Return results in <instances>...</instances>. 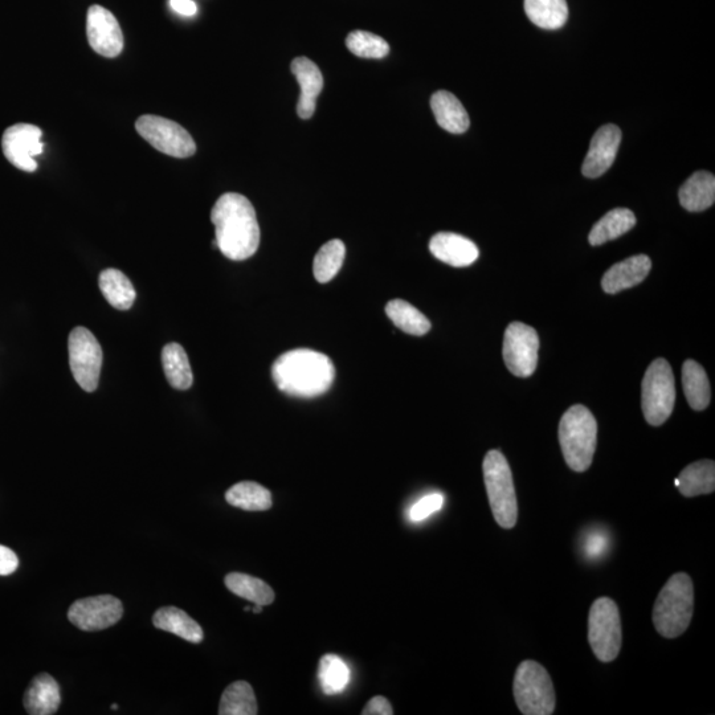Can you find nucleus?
<instances>
[{"label":"nucleus","instance_id":"5","mask_svg":"<svg viewBox=\"0 0 715 715\" xmlns=\"http://www.w3.org/2000/svg\"><path fill=\"white\" fill-rule=\"evenodd\" d=\"M482 471L494 520L502 529H513L518 520V504L508 460L493 449L486 453Z\"/></svg>","mask_w":715,"mask_h":715},{"label":"nucleus","instance_id":"3","mask_svg":"<svg viewBox=\"0 0 715 715\" xmlns=\"http://www.w3.org/2000/svg\"><path fill=\"white\" fill-rule=\"evenodd\" d=\"M694 587L685 572H677L661 590L653 608V624L665 639H676L693 618Z\"/></svg>","mask_w":715,"mask_h":715},{"label":"nucleus","instance_id":"11","mask_svg":"<svg viewBox=\"0 0 715 715\" xmlns=\"http://www.w3.org/2000/svg\"><path fill=\"white\" fill-rule=\"evenodd\" d=\"M539 338L535 329L522 322H513L504 337V361L510 373L527 378L534 374L538 365Z\"/></svg>","mask_w":715,"mask_h":715},{"label":"nucleus","instance_id":"16","mask_svg":"<svg viewBox=\"0 0 715 715\" xmlns=\"http://www.w3.org/2000/svg\"><path fill=\"white\" fill-rule=\"evenodd\" d=\"M290 69L301 88L297 114L302 120H309L316 112L317 97L324 89V76H322L320 68L308 57H297L292 61Z\"/></svg>","mask_w":715,"mask_h":715},{"label":"nucleus","instance_id":"24","mask_svg":"<svg viewBox=\"0 0 715 715\" xmlns=\"http://www.w3.org/2000/svg\"><path fill=\"white\" fill-rule=\"evenodd\" d=\"M98 285L106 301L118 310H129L136 301V289L125 273L118 269H105L98 277Z\"/></svg>","mask_w":715,"mask_h":715},{"label":"nucleus","instance_id":"25","mask_svg":"<svg viewBox=\"0 0 715 715\" xmlns=\"http://www.w3.org/2000/svg\"><path fill=\"white\" fill-rule=\"evenodd\" d=\"M682 387L689 406L694 411H704L709 406L712 392L708 375L704 367L693 359H688L682 366Z\"/></svg>","mask_w":715,"mask_h":715},{"label":"nucleus","instance_id":"38","mask_svg":"<svg viewBox=\"0 0 715 715\" xmlns=\"http://www.w3.org/2000/svg\"><path fill=\"white\" fill-rule=\"evenodd\" d=\"M363 715H392L394 710L387 698L378 696L374 697L373 700L365 706L362 712Z\"/></svg>","mask_w":715,"mask_h":715},{"label":"nucleus","instance_id":"34","mask_svg":"<svg viewBox=\"0 0 715 715\" xmlns=\"http://www.w3.org/2000/svg\"><path fill=\"white\" fill-rule=\"evenodd\" d=\"M350 669L345 661L337 655H325L318 668V680L321 688L328 696L342 693L350 682Z\"/></svg>","mask_w":715,"mask_h":715},{"label":"nucleus","instance_id":"14","mask_svg":"<svg viewBox=\"0 0 715 715\" xmlns=\"http://www.w3.org/2000/svg\"><path fill=\"white\" fill-rule=\"evenodd\" d=\"M87 34L89 46L98 55L117 57L124 49V35L120 23L112 12L101 6H92L88 10Z\"/></svg>","mask_w":715,"mask_h":715},{"label":"nucleus","instance_id":"30","mask_svg":"<svg viewBox=\"0 0 715 715\" xmlns=\"http://www.w3.org/2000/svg\"><path fill=\"white\" fill-rule=\"evenodd\" d=\"M224 583H226L228 590L232 594L253 604L269 606V604L275 602V591L264 580L257 579L255 576L241 574V572H231L224 579Z\"/></svg>","mask_w":715,"mask_h":715},{"label":"nucleus","instance_id":"6","mask_svg":"<svg viewBox=\"0 0 715 715\" xmlns=\"http://www.w3.org/2000/svg\"><path fill=\"white\" fill-rule=\"evenodd\" d=\"M514 698L522 714L550 715L554 713L555 690L549 672L535 661L520 664L514 677Z\"/></svg>","mask_w":715,"mask_h":715},{"label":"nucleus","instance_id":"17","mask_svg":"<svg viewBox=\"0 0 715 715\" xmlns=\"http://www.w3.org/2000/svg\"><path fill=\"white\" fill-rule=\"evenodd\" d=\"M429 251L437 260L456 268L469 267L480 256L477 245L464 236L440 232L429 241Z\"/></svg>","mask_w":715,"mask_h":715},{"label":"nucleus","instance_id":"13","mask_svg":"<svg viewBox=\"0 0 715 715\" xmlns=\"http://www.w3.org/2000/svg\"><path fill=\"white\" fill-rule=\"evenodd\" d=\"M43 132L38 126L18 124L8 128L3 134L2 147L4 157L16 169L34 173L38 169L34 157L43 153Z\"/></svg>","mask_w":715,"mask_h":715},{"label":"nucleus","instance_id":"40","mask_svg":"<svg viewBox=\"0 0 715 715\" xmlns=\"http://www.w3.org/2000/svg\"><path fill=\"white\" fill-rule=\"evenodd\" d=\"M263 607L261 604H255V606L252 607V612H255V614H261L263 612Z\"/></svg>","mask_w":715,"mask_h":715},{"label":"nucleus","instance_id":"26","mask_svg":"<svg viewBox=\"0 0 715 715\" xmlns=\"http://www.w3.org/2000/svg\"><path fill=\"white\" fill-rule=\"evenodd\" d=\"M636 226V216L628 208H615L592 227L588 241L594 247L627 234Z\"/></svg>","mask_w":715,"mask_h":715},{"label":"nucleus","instance_id":"41","mask_svg":"<svg viewBox=\"0 0 715 715\" xmlns=\"http://www.w3.org/2000/svg\"><path fill=\"white\" fill-rule=\"evenodd\" d=\"M112 708H113L114 710H117V709H118V706H117L116 704H114V705L112 706Z\"/></svg>","mask_w":715,"mask_h":715},{"label":"nucleus","instance_id":"36","mask_svg":"<svg viewBox=\"0 0 715 715\" xmlns=\"http://www.w3.org/2000/svg\"><path fill=\"white\" fill-rule=\"evenodd\" d=\"M444 505V496L439 493L428 494L416 502L410 510V520L420 522L426 520L433 513L439 512Z\"/></svg>","mask_w":715,"mask_h":715},{"label":"nucleus","instance_id":"39","mask_svg":"<svg viewBox=\"0 0 715 715\" xmlns=\"http://www.w3.org/2000/svg\"><path fill=\"white\" fill-rule=\"evenodd\" d=\"M170 6L183 16H194L198 12V6L192 0H170Z\"/></svg>","mask_w":715,"mask_h":715},{"label":"nucleus","instance_id":"12","mask_svg":"<svg viewBox=\"0 0 715 715\" xmlns=\"http://www.w3.org/2000/svg\"><path fill=\"white\" fill-rule=\"evenodd\" d=\"M124 615L121 600L112 595H98L76 600L68 611V619L85 632H97L117 624Z\"/></svg>","mask_w":715,"mask_h":715},{"label":"nucleus","instance_id":"7","mask_svg":"<svg viewBox=\"0 0 715 715\" xmlns=\"http://www.w3.org/2000/svg\"><path fill=\"white\" fill-rule=\"evenodd\" d=\"M676 403V384L672 367L663 358H657L648 367L643 379L641 406L644 418L653 427L663 426L670 418Z\"/></svg>","mask_w":715,"mask_h":715},{"label":"nucleus","instance_id":"10","mask_svg":"<svg viewBox=\"0 0 715 715\" xmlns=\"http://www.w3.org/2000/svg\"><path fill=\"white\" fill-rule=\"evenodd\" d=\"M138 134L161 153L174 158H189L195 154L194 138L177 122L146 114L136 122Z\"/></svg>","mask_w":715,"mask_h":715},{"label":"nucleus","instance_id":"22","mask_svg":"<svg viewBox=\"0 0 715 715\" xmlns=\"http://www.w3.org/2000/svg\"><path fill=\"white\" fill-rule=\"evenodd\" d=\"M155 628L173 633L192 644H200L204 639L202 627L185 611L177 607H162L153 616Z\"/></svg>","mask_w":715,"mask_h":715},{"label":"nucleus","instance_id":"2","mask_svg":"<svg viewBox=\"0 0 715 715\" xmlns=\"http://www.w3.org/2000/svg\"><path fill=\"white\" fill-rule=\"evenodd\" d=\"M272 377L284 394L314 398L330 390L335 379V367L328 355L296 349L277 358L272 366Z\"/></svg>","mask_w":715,"mask_h":715},{"label":"nucleus","instance_id":"1","mask_svg":"<svg viewBox=\"0 0 715 715\" xmlns=\"http://www.w3.org/2000/svg\"><path fill=\"white\" fill-rule=\"evenodd\" d=\"M215 247L230 260L243 261L255 255L260 245V227L255 208L244 195L228 192L211 211Z\"/></svg>","mask_w":715,"mask_h":715},{"label":"nucleus","instance_id":"21","mask_svg":"<svg viewBox=\"0 0 715 715\" xmlns=\"http://www.w3.org/2000/svg\"><path fill=\"white\" fill-rule=\"evenodd\" d=\"M681 206L690 212L708 210L715 202V178L708 171H697L678 192Z\"/></svg>","mask_w":715,"mask_h":715},{"label":"nucleus","instance_id":"29","mask_svg":"<svg viewBox=\"0 0 715 715\" xmlns=\"http://www.w3.org/2000/svg\"><path fill=\"white\" fill-rule=\"evenodd\" d=\"M162 365L167 381L175 390H189L194 382L189 357L179 343H169L162 350Z\"/></svg>","mask_w":715,"mask_h":715},{"label":"nucleus","instance_id":"9","mask_svg":"<svg viewBox=\"0 0 715 715\" xmlns=\"http://www.w3.org/2000/svg\"><path fill=\"white\" fill-rule=\"evenodd\" d=\"M69 365L77 384L84 391L97 390L102 367V349L95 335L79 326L68 338Z\"/></svg>","mask_w":715,"mask_h":715},{"label":"nucleus","instance_id":"19","mask_svg":"<svg viewBox=\"0 0 715 715\" xmlns=\"http://www.w3.org/2000/svg\"><path fill=\"white\" fill-rule=\"evenodd\" d=\"M60 704L59 684L51 674L42 673L36 676L24 694V709L31 715L55 714Z\"/></svg>","mask_w":715,"mask_h":715},{"label":"nucleus","instance_id":"4","mask_svg":"<svg viewBox=\"0 0 715 715\" xmlns=\"http://www.w3.org/2000/svg\"><path fill=\"white\" fill-rule=\"evenodd\" d=\"M598 424L587 407L576 404L566 411L559 423V441L567 465L574 472L591 467L596 449Z\"/></svg>","mask_w":715,"mask_h":715},{"label":"nucleus","instance_id":"35","mask_svg":"<svg viewBox=\"0 0 715 715\" xmlns=\"http://www.w3.org/2000/svg\"><path fill=\"white\" fill-rule=\"evenodd\" d=\"M346 46L351 53L363 59H383L390 53L386 40L366 31L351 32L346 38Z\"/></svg>","mask_w":715,"mask_h":715},{"label":"nucleus","instance_id":"8","mask_svg":"<svg viewBox=\"0 0 715 715\" xmlns=\"http://www.w3.org/2000/svg\"><path fill=\"white\" fill-rule=\"evenodd\" d=\"M588 641L592 652L602 663H611L619 656L623 631L618 606L610 598H600L592 604L588 616Z\"/></svg>","mask_w":715,"mask_h":715},{"label":"nucleus","instance_id":"28","mask_svg":"<svg viewBox=\"0 0 715 715\" xmlns=\"http://www.w3.org/2000/svg\"><path fill=\"white\" fill-rule=\"evenodd\" d=\"M525 12L543 30H559L569 19L567 0H525Z\"/></svg>","mask_w":715,"mask_h":715},{"label":"nucleus","instance_id":"31","mask_svg":"<svg viewBox=\"0 0 715 715\" xmlns=\"http://www.w3.org/2000/svg\"><path fill=\"white\" fill-rule=\"evenodd\" d=\"M387 317L396 328L411 335H424L431 330V322L414 305L403 300H392L386 305Z\"/></svg>","mask_w":715,"mask_h":715},{"label":"nucleus","instance_id":"37","mask_svg":"<svg viewBox=\"0 0 715 715\" xmlns=\"http://www.w3.org/2000/svg\"><path fill=\"white\" fill-rule=\"evenodd\" d=\"M19 567V558L15 551L0 545V576L14 574Z\"/></svg>","mask_w":715,"mask_h":715},{"label":"nucleus","instance_id":"20","mask_svg":"<svg viewBox=\"0 0 715 715\" xmlns=\"http://www.w3.org/2000/svg\"><path fill=\"white\" fill-rule=\"evenodd\" d=\"M431 108L437 124L448 133L463 134L471 125L467 110L452 93L436 92L431 98Z\"/></svg>","mask_w":715,"mask_h":715},{"label":"nucleus","instance_id":"27","mask_svg":"<svg viewBox=\"0 0 715 715\" xmlns=\"http://www.w3.org/2000/svg\"><path fill=\"white\" fill-rule=\"evenodd\" d=\"M226 501L245 512H265L273 505L271 492L253 481H243L231 486L227 490Z\"/></svg>","mask_w":715,"mask_h":715},{"label":"nucleus","instance_id":"33","mask_svg":"<svg viewBox=\"0 0 715 715\" xmlns=\"http://www.w3.org/2000/svg\"><path fill=\"white\" fill-rule=\"evenodd\" d=\"M345 256L346 247L341 240H330L322 245L313 263V273L318 283L326 284L332 281L342 268Z\"/></svg>","mask_w":715,"mask_h":715},{"label":"nucleus","instance_id":"18","mask_svg":"<svg viewBox=\"0 0 715 715\" xmlns=\"http://www.w3.org/2000/svg\"><path fill=\"white\" fill-rule=\"evenodd\" d=\"M652 269V261L647 255H637L620 261L604 273L602 288L608 294L633 288L647 279Z\"/></svg>","mask_w":715,"mask_h":715},{"label":"nucleus","instance_id":"23","mask_svg":"<svg viewBox=\"0 0 715 715\" xmlns=\"http://www.w3.org/2000/svg\"><path fill=\"white\" fill-rule=\"evenodd\" d=\"M676 485L682 496L696 497L715 490V463L712 460L697 461L680 473Z\"/></svg>","mask_w":715,"mask_h":715},{"label":"nucleus","instance_id":"32","mask_svg":"<svg viewBox=\"0 0 715 715\" xmlns=\"http://www.w3.org/2000/svg\"><path fill=\"white\" fill-rule=\"evenodd\" d=\"M259 713L255 692L245 681H236L224 690L220 700V715H256Z\"/></svg>","mask_w":715,"mask_h":715},{"label":"nucleus","instance_id":"15","mask_svg":"<svg viewBox=\"0 0 715 715\" xmlns=\"http://www.w3.org/2000/svg\"><path fill=\"white\" fill-rule=\"evenodd\" d=\"M621 137L623 133L619 126L612 124L602 126L594 134L582 166L584 177L599 178L610 170L618 155Z\"/></svg>","mask_w":715,"mask_h":715}]
</instances>
